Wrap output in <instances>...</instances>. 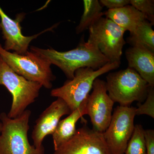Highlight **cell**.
<instances>
[{
  "label": "cell",
  "mask_w": 154,
  "mask_h": 154,
  "mask_svg": "<svg viewBox=\"0 0 154 154\" xmlns=\"http://www.w3.org/2000/svg\"><path fill=\"white\" fill-rule=\"evenodd\" d=\"M53 154H110L103 133L84 125Z\"/></svg>",
  "instance_id": "10"
},
{
  "label": "cell",
  "mask_w": 154,
  "mask_h": 154,
  "mask_svg": "<svg viewBox=\"0 0 154 154\" xmlns=\"http://www.w3.org/2000/svg\"><path fill=\"white\" fill-rule=\"evenodd\" d=\"M105 82L107 93L111 99L114 103L124 107H130L134 102H144L149 87L135 71L128 67L110 73Z\"/></svg>",
  "instance_id": "3"
},
{
  "label": "cell",
  "mask_w": 154,
  "mask_h": 154,
  "mask_svg": "<svg viewBox=\"0 0 154 154\" xmlns=\"http://www.w3.org/2000/svg\"><path fill=\"white\" fill-rule=\"evenodd\" d=\"M99 1L102 7H106L108 10L119 8L130 5L129 0H100Z\"/></svg>",
  "instance_id": "22"
},
{
  "label": "cell",
  "mask_w": 154,
  "mask_h": 154,
  "mask_svg": "<svg viewBox=\"0 0 154 154\" xmlns=\"http://www.w3.org/2000/svg\"><path fill=\"white\" fill-rule=\"evenodd\" d=\"M1 30V25H0V30Z\"/></svg>",
  "instance_id": "24"
},
{
  "label": "cell",
  "mask_w": 154,
  "mask_h": 154,
  "mask_svg": "<svg viewBox=\"0 0 154 154\" xmlns=\"http://www.w3.org/2000/svg\"><path fill=\"white\" fill-rule=\"evenodd\" d=\"M154 25L145 20L139 25L127 38V42L131 46H140L154 52Z\"/></svg>",
  "instance_id": "16"
},
{
  "label": "cell",
  "mask_w": 154,
  "mask_h": 154,
  "mask_svg": "<svg viewBox=\"0 0 154 154\" xmlns=\"http://www.w3.org/2000/svg\"><path fill=\"white\" fill-rule=\"evenodd\" d=\"M92 90L86 105L87 114L90 116L93 129L103 133L110 124L114 102L108 95L105 81L96 79Z\"/></svg>",
  "instance_id": "9"
},
{
  "label": "cell",
  "mask_w": 154,
  "mask_h": 154,
  "mask_svg": "<svg viewBox=\"0 0 154 154\" xmlns=\"http://www.w3.org/2000/svg\"><path fill=\"white\" fill-rule=\"evenodd\" d=\"M130 5L143 14L146 20L154 25V0H130Z\"/></svg>",
  "instance_id": "20"
},
{
  "label": "cell",
  "mask_w": 154,
  "mask_h": 154,
  "mask_svg": "<svg viewBox=\"0 0 154 154\" xmlns=\"http://www.w3.org/2000/svg\"><path fill=\"white\" fill-rule=\"evenodd\" d=\"M144 131L142 125H135L134 130L128 143L125 154H146Z\"/></svg>",
  "instance_id": "18"
},
{
  "label": "cell",
  "mask_w": 154,
  "mask_h": 154,
  "mask_svg": "<svg viewBox=\"0 0 154 154\" xmlns=\"http://www.w3.org/2000/svg\"><path fill=\"white\" fill-rule=\"evenodd\" d=\"M0 85L5 86L12 96L13 101L8 117L14 119L26 110L39 96L41 84L31 82L17 74L0 56Z\"/></svg>",
  "instance_id": "5"
},
{
  "label": "cell",
  "mask_w": 154,
  "mask_h": 154,
  "mask_svg": "<svg viewBox=\"0 0 154 154\" xmlns=\"http://www.w3.org/2000/svg\"><path fill=\"white\" fill-rule=\"evenodd\" d=\"M88 30V42L95 45L109 62L120 65L122 49L126 44L125 30L103 17L95 21Z\"/></svg>",
  "instance_id": "7"
},
{
  "label": "cell",
  "mask_w": 154,
  "mask_h": 154,
  "mask_svg": "<svg viewBox=\"0 0 154 154\" xmlns=\"http://www.w3.org/2000/svg\"><path fill=\"white\" fill-rule=\"evenodd\" d=\"M136 107H116L109 126L103 132L110 154H125L134 130Z\"/></svg>",
  "instance_id": "8"
},
{
  "label": "cell",
  "mask_w": 154,
  "mask_h": 154,
  "mask_svg": "<svg viewBox=\"0 0 154 154\" xmlns=\"http://www.w3.org/2000/svg\"><path fill=\"white\" fill-rule=\"evenodd\" d=\"M84 12L79 25L76 28L77 34L88 30L95 21L104 16L103 7L98 0L83 1Z\"/></svg>",
  "instance_id": "17"
},
{
  "label": "cell",
  "mask_w": 154,
  "mask_h": 154,
  "mask_svg": "<svg viewBox=\"0 0 154 154\" xmlns=\"http://www.w3.org/2000/svg\"><path fill=\"white\" fill-rule=\"evenodd\" d=\"M88 97V96L79 107L72 111L66 118L59 122L55 131L52 135L54 150L67 141L75 134L77 130L76 124L77 122L83 116L87 115L86 105Z\"/></svg>",
  "instance_id": "14"
},
{
  "label": "cell",
  "mask_w": 154,
  "mask_h": 154,
  "mask_svg": "<svg viewBox=\"0 0 154 154\" xmlns=\"http://www.w3.org/2000/svg\"><path fill=\"white\" fill-rule=\"evenodd\" d=\"M120 64L108 63L97 70L85 67L78 69L71 80H67L63 85L53 89L51 96L62 99L71 111L78 108L89 96L94 81L98 77L118 69Z\"/></svg>",
  "instance_id": "4"
},
{
  "label": "cell",
  "mask_w": 154,
  "mask_h": 154,
  "mask_svg": "<svg viewBox=\"0 0 154 154\" xmlns=\"http://www.w3.org/2000/svg\"><path fill=\"white\" fill-rule=\"evenodd\" d=\"M24 15L19 14L15 19H11L3 11L0 7V18L1 30L2 31L3 37L5 40L3 47L5 50L14 51L17 54H26L28 51L30 42L38 37L39 35L47 31L52 30L56 25L31 36H25L22 34L20 22L24 19Z\"/></svg>",
  "instance_id": "11"
},
{
  "label": "cell",
  "mask_w": 154,
  "mask_h": 154,
  "mask_svg": "<svg viewBox=\"0 0 154 154\" xmlns=\"http://www.w3.org/2000/svg\"><path fill=\"white\" fill-rule=\"evenodd\" d=\"M72 111L66 103L60 98L51 103L42 113L36 121L31 138L33 145L40 148L45 138L49 134L52 135L55 131L61 118L64 115H68Z\"/></svg>",
  "instance_id": "12"
},
{
  "label": "cell",
  "mask_w": 154,
  "mask_h": 154,
  "mask_svg": "<svg viewBox=\"0 0 154 154\" xmlns=\"http://www.w3.org/2000/svg\"><path fill=\"white\" fill-rule=\"evenodd\" d=\"M125 56L128 67L135 71L149 87H154V52L140 46H131Z\"/></svg>",
  "instance_id": "13"
},
{
  "label": "cell",
  "mask_w": 154,
  "mask_h": 154,
  "mask_svg": "<svg viewBox=\"0 0 154 154\" xmlns=\"http://www.w3.org/2000/svg\"><path fill=\"white\" fill-rule=\"evenodd\" d=\"M2 122H0V133L2 131Z\"/></svg>",
  "instance_id": "23"
},
{
  "label": "cell",
  "mask_w": 154,
  "mask_h": 154,
  "mask_svg": "<svg viewBox=\"0 0 154 154\" xmlns=\"http://www.w3.org/2000/svg\"><path fill=\"white\" fill-rule=\"evenodd\" d=\"M136 115H146L154 118V87H149L147 96L144 102L137 103Z\"/></svg>",
  "instance_id": "19"
},
{
  "label": "cell",
  "mask_w": 154,
  "mask_h": 154,
  "mask_svg": "<svg viewBox=\"0 0 154 154\" xmlns=\"http://www.w3.org/2000/svg\"><path fill=\"white\" fill-rule=\"evenodd\" d=\"M31 114L26 110L18 117L9 118L5 113H1L0 119L2 128L0 135V154H45V148L31 145L28 134Z\"/></svg>",
  "instance_id": "2"
},
{
  "label": "cell",
  "mask_w": 154,
  "mask_h": 154,
  "mask_svg": "<svg viewBox=\"0 0 154 154\" xmlns=\"http://www.w3.org/2000/svg\"><path fill=\"white\" fill-rule=\"evenodd\" d=\"M30 49L51 65L59 68L68 80L73 79L78 69L89 67L97 70L109 63L95 45L86 42L84 38L76 48L68 51H59L53 48L43 49L33 46Z\"/></svg>",
  "instance_id": "1"
},
{
  "label": "cell",
  "mask_w": 154,
  "mask_h": 154,
  "mask_svg": "<svg viewBox=\"0 0 154 154\" xmlns=\"http://www.w3.org/2000/svg\"><path fill=\"white\" fill-rule=\"evenodd\" d=\"M104 16L110 19L130 33H132L138 26L145 20V16L130 5L119 8L108 10L104 12Z\"/></svg>",
  "instance_id": "15"
},
{
  "label": "cell",
  "mask_w": 154,
  "mask_h": 154,
  "mask_svg": "<svg viewBox=\"0 0 154 154\" xmlns=\"http://www.w3.org/2000/svg\"><path fill=\"white\" fill-rule=\"evenodd\" d=\"M144 136L145 143L146 154H154V130H144Z\"/></svg>",
  "instance_id": "21"
},
{
  "label": "cell",
  "mask_w": 154,
  "mask_h": 154,
  "mask_svg": "<svg viewBox=\"0 0 154 154\" xmlns=\"http://www.w3.org/2000/svg\"><path fill=\"white\" fill-rule=\"evenodd\" d=\"M0 56L14 72L31 82L41 84L46 89H51L56 79L51 68V64L31 51L26 54H17L5 50L0 43Z\"/></svg>",
  "instance_id": "6"
}]
</instances>
